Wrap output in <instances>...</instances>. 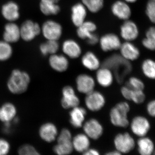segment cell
Masks as SVG:
<instances>
[{
  "label": "cell",
  "instance_id": "6da1fadb",
  "mask_svg": "<svg viewBox=\"0 0 155 155\" xmlns=\"http://www.w3.org/2000/svg\"><path fill=\"white\" fill-rule=\"evenodd\" d=\"M103 67L113 70L116 80L119 83H122L125 76L132 69L130 61L117 54H114L107 58L103 63Z\"/></svg>",
  "mask_w": 155,
  "mask_h": 155
},
{
  "label": "cell",
  "instance_id": "7a4b0ae2",
  "mask_svg": "<svg viewBox=\"0 0 155 155\" xmlns=\"http://www.w3.org/2000/svg\"><path fill=\"white\" fill-rule=\"evenodd\" d=\"M30 80L28 73L19 69H14L7 82L8 89L13 94H22L28 89Z\"/></svg>",
  "mask_w": 155,
  "mask_h": 155
},
{
  "label": "cell",
  "instance_id": "3957f363",
  "mask_svg": "<svg viewBox=\"0 0 155 155\" xmlns=\"http://www.w3.org/2000/svg\"><path fill=\"white\" fill-rule=\"evenodd\" d=\"M130 110V106L125 102L119 103L112 108L110 113L111 122L118 127H126L129 125L127 113Z\"/></svg>",
  "mask_w": 155,
  "mask_h": 155
},
{
  "label": "cell",
  "instance_id": "277c9868",
  "mask_svg": "<svg viewBox=\"0 0 155 155\" xmlns=\"http://www.w3.org/2000/svg\"><path fill=\"white\" fill-rule=\"evenodd\" d=\"M73 149L71 132L64 128L58 137V143L54 147V151L59 155H68L72 152Z\"/></svg>",
  "mask_w": 155,
  "mask_h": 155
},
{
  "label": "cell",
  "instance_id": "5b68a950",
  "mask_svg": "<svg viewBox=\"0 0 155 155\" xmlns=\"http://www.w3.org/2000/svg\"><path fill=\"white\" fill-rule=\"evenodd\" d=\"M63 27L59 22L48 20L43 24L41 32L47 40L58 41L63 34Z\"/></svg>",
  "mask_w": 155,
  "mask_h": 155
},
{
  "label": "cell",
  "instance_id": "8992f818",
  "mask_svg": "<svg viewBox=\"0 0 155 155\" xmlns=\"http://www.w3.org/2000/svg\"><path fill=\"white\" fill-rule=\"evenodd\" d=\"M21 38L25 41L33 40L41 32V27L38 23L31 20L25 21L20 28Z\"/></svg>",
  "mask_w": 155,
  "mask_h": 155
},
{
  "label": "cell",
  "instance_id": "52a82bcc",
  "mask_svg": "<svg viewBox=\"0 0 155 155\" xmlns=\"http://www.w3.org/2000/svg\"><path fill=\"white\" fill-rule=\"evenodd\" d=\"M114 143L117 151L121 153L130 152L135 146L134 140L127 133L119 134L117 135L114 140Z\"/></svg>",
  "mask_w": 155,
  "mask_h": 155
},
{
  "label": "cell",
  "instance_id": "ba28073f",
  "mask_svg": "<svg viewBox=\"0 0 155 155\" xmlns=\"http://www.w3.org/2000/svg\"><path fill=\"white\" fill-rule=\"evenodd\" d=\"M120 35L125 41H132L139 35L138 26L132 20H125L120 28Z\"/></svg>",
  "mask_w": 155,
  "mask_h": 155
},
{
  "label": "cell",
  "instance_id": "9c48e42d",
  "mask_svg": "<svg viewBox=\"0 0 155 155\" xmlns=\"http://www.w3.org/2000/svg\"><path fill=\"white\" fill-rule=\"evenodd\" d=\"M99 42L101 48L104 52L119 50L122 45L119 37L114 33L103 35L100 38Z\"/></svg>",
  "mask_w": 155,
  "mask_h": 155
},
{
  "label": "cell",
  "instance_id": "30bf717a",
  "mask_svg": "<svg viewBox=\"0 0 155 155\" xmlns=\"http://www.w3.org/2000/svg\"><path fill=\"white\" fill-rule=\"evenodd\" d=\"M111 11L114 16L124 21L130 19L132 14L130 6L124 1H117L113 3Z\"/></svg>",
  "mask_w": 155,
  "mask_h": 155
},
{
  "label": "cell",
  "instance_id": "8fae6325",
  "mask_svg": "<svg viewBox=\"0 0 155 155\" xmlns=\"http://www.w3.org/2000/svg\"><path fill=\"white\" fill-rule=\"evenodd\" d=\"M150 125L145 117L137 116L134 118L131 123V129L135 135L143 137L149 131Z\"/></svg>",
  "mask_w": 155,
  "mask_h": 155
},
{
  "label": "cell",
  "instance_id": "7c38bea8",
  "mask_svg": "<svg viewBox=\"0 0 155 155\" xmlns=\"http://www.w3.org/2000/svg\"><path fill=\"white\" fill-rule=\"evenodd\" d=\"M87 94L85 104L90 110L92 111H98L104 107L105 100L101 93L93 91Z\"/></svg>",
  "mask_w": 155,
  "mask_h": 155
},
{
  "label": "cell",
  "instance_id": "4fadbf2b",
  "mask_svg": "<svg viewBox=\"0 0 155 155\" xmlns=\"http://www.w3.org/2000/svg\"><path fill=\"white\" fill-rule=\"evenodd\" d=\"M63 98L61 104L65 109L77 107L80 103L79 98L75 94L74 90L71 86L65 87L62 91Z\"/></svg>",
  "mask_w": 155,
  "mask_h": 155
},
{
  "label": "cell",
  "instance_id": "5bb4252c",
  "mask_svg": "<svg viewBox=\"0 0 155 155\" xmlns=\"http://www.w3.org/2000/svg\"><path fill=\"white\" fill-rule=\"evenodd\" d=\"M87 9L82 3H76L71 8V19L73 25L76 27L82 24L87 15Z\"/></svg>",
  "mask_w": 155,
  "mask_h": 155
},
{
  "label": "cell",
  "instance_id": "9a60e30c",
  "mask_svg": "<svg viewBox=\"0 0 155 155\" xmlns=\"http://www.w3.org/2000/svg\"><path fill=\"white\" fill-rule=\"evenodd\" d=\"M19 7L18 4L13 1L5 3L1 9L2 15L6 20L13 22L19 19L20 17Z\"/></svg>",
  "mask_w": 155,
  "mask_h": 155
},
{
  "label": "cell",
  "instance_id": "2e32d148",
  "mask_svg": "<svg viewBox=\"0 0 155 155\" xmlns=\"http://www.w3.org/2000/svg\"><path fill=\"white\" fill-rule=\"evenodd\" d=\"M121 55L127 61L137 60L140 56V51L131 41H126L122 43L120 48Z\"/></svg>",
  "mask_w": 155,
  "mask_h": 155
},
{
  "label": "cell",
  "instance_id": "e0dca14e",
  "mask_svg": "<svg viewBox=\"0 0 155 155\" xmlns=\"http://www.w3.org/2000/svg\"><path fill=\"white\" fill-rule=\"evenodd\" d=\"M3 37L4 40L9 43L17 42L21 38L20 28L13 22L7 23L4 28Z\"/></svg>",
  "mask_w": 155,
  "mask_h": 155
},
{
  "label": "cell",
  "instance_id": "ac0fdd59",
  "mask_svg": "<svg viewBox=\"0 0 155 155\" xmlns=\"http://www.w3.org/2000/svg\"><path fill=\"white\" fill-rule=\"evenodd\" d=\"M62 48L64 54L71 59L78 58L82 52L80 45L72 39L65 40L62 45Z\"/></svg>",
  "mask_w": 155,
  "mask_h": 155
},
{
  "label": "cell",
  "instance_id": "d6986e66",
  "mask_svg": "<svg viewBox=\"0 0 155 155\" xmlns=\"http://www.w3.org/2000/svg\"><path fill=\"white\" fill-rule=\"evenodd\" d=\"M84 130L86 135L93 139L99 138L102 134L103 128L101 125L96 119H90L84 125Z\"/></svg>",
  "mask_w": 155,
  "mask_h": 155
},
{
  "label": "cell",
  "instance_id": "ffe728a7",
  "mask_svg": "<svg viewBox=\"0 0 155 155\" xmlns=\"http://www.w3.org/2000/svg\"><path fill=\"white\" fill-rule=\"evenodd\" d=\"M78 90L82 93L87 94L94 89L95 82L93 78L86 74L78 75L76 79Z\"/></svg>",
  "mask_w": 155,
  "mask_h": 155
},
{
  "label": "cell",
  "instance_id": "44dd1931",
  "mask_svg": "<svg viewBox=\"0 0 155 155\" xmlns=\"http://www.w3.org/2000/svg\"><path fill=\"white\" fill-rule=\"evenodd\" d=\"M39 134L43 140L48 143L52 142L55 140L58 135V129L54 124L48 122L40 127Z\"/></svg>",
  "mask_w": 155,
  "mask_h": 155
},
{
  "label": "cell",
  "instance_id": "7402d4cb",
  "mask_svg": "<svg viewBox=\"0 0 155 155\" xmlns=\"http://www.w3.org/2000/svg\"><path fill=\"white\" fill-rule=\"evenodd\" d=\"M49 63L53 69L59 72H63L67 70L69 65V61L65 56L56 54L51 55Z\"/></svg>",
  "mask_w": 155,
  "mask_h": 155
},
{
  "label": "cell",
  "instance_id": "603a6c76",
  "mask_svg": "<svg viewBox=\"0 0 155 155\" xmlns=\"http://www.w3.org/2000/svg\"><path fill=\"white\" fill-rule=\"evenodd\" d=\"M17 114V108L14 104L5 103L0 107V121L5 123H10L15 118Z\"/></svg>",
  "mask_w": 155,
  "mask_h": 155
},
{
  "label": "cell",
  "instance_id": "cb8c5ba5",
  "mask_svg": "<svg viewBox=\"0 0 155 155\" xmlns=\"http://www.w3.org/2000/svg\"><path fill=\"white\" fill-rule=\"evenodd\" d=\"M97 29L95 23L91 21H85L77 27V34L79 38L86 40L93 35Z\"/></svg>",
  "mask_w": 155,
  "mask_h": 155
},
{
  "label": "cell",
  "instance_id": "d4e9b609",
  "mask_svg": "<svg viewBox=\"0 0 155 155\" xmlns=\"http://www.w3.org/2000/svg\"><path fill=\"white\" fill-rule=\"evenodd\" d=\"M86 115L85 109L76 107L70 113V122L72 126L76 128L81 127Z\"/></svg>",
  "mask_w": 155,
  "mask_h": 155
},
{
  "label": "cell",
  "instance_id": "484cf974",
  "mask_svg": "<svg viewBox=\"0 0 155 155\" xmlns=\"http://www.w3.org/2000/svg\"><path fill=\"white\" fill-rule=\"evenodd\" d=\"M81 63L87 69L90 70H97L100 66L98 58L94 53L88 51L81 58Z\"/></svg>",
  "mask_w": 155,
  "mask_h": 155
},
{
  "label": "cell",
  "instance_id": "4316f807",
  "mask_svg": "<svg viewBox=\"0 0 155 155\" xmlns=\"http://www.w3.org/2000/svg\"><path fill=\"white\" fill-rule=\"evenodd\" d=\"M97 79L100 85L107 87L110 86L113 82V74L110 69L103 67L97 72Z\"/></svg>",
  "mask_w": 155,
  "mask_h": 155
},
{
  "label": "cell",
  "instance_id": "83f0119b",
  "mask_svg": "<svg viewBox=\"0 0 155 155\" xmlns=\"http://www.w3.org/2000/svg\"><path fill=\"white\" fill-rule=\"evenodd\" d=\"M73 148L79 153H84L88 149L90 143L88 136L80 134L75 136L72 141Z\"/></svg>",
  "mask_w": 155,
  "mask_h": 155
},
{
  "label": "cell",
  "instance_id": "f1b7e54d",
  "mask_svg": "<svg viewBox=\"0 0 155 155\" xmlns=\"http://www.w3.org/2000/svg\"><path fill=\"white\" fill-rule=\"evenodd\" d=\"M139 153L142 155H150L154 151V145L148 137H143L137 141Z\"/></svg>",
  "mask_w": 155,
  "mask_h": 155
},
{
  "label": "cell",
  "instance_id": "f546056e",
  "mask_svg": "<svg viewBox=\"0 0 155 155\" xmlns=\"http://www.w3.org/2000/svg\"><path fill=\"white\" fill-rule=\"evenodd\" d=\"M39 8L42 13L46 16L57 15L61 11V7L58 4L47 1H41Z\"/></svg>",
  "mask_w": 155,
  "mask_h": 155
},
{
  "label": "cell",
  "instance_id": "4dcf8cb0",
  "mask_svg": "<svg viewBox=\"0 0 155 155\" xmlns=\"http://www.w3.org/2000/svg\"><path fill=\"white\" fill-rule=\"evenodd\" d=\"M60 48L58 41L47 40L45 42L41 44L39 47L41 53L43 56L48 54L52 55L56 54Z\"/></svg>",
  "mask_w": 155,
  "mask_h": 155
},
{
  "label": "cell",
  "instance_id": "1f68e13d",
  "mask_svg": "<svg viewBox=\"0 0 155 155\" xmlns=\"http://www.w3.org/2000/svg\"><path fill=\"white\" fill-rule=\"evenodd\" d=\"M142 44L147 49L155 51V26H151L147 30Z\"/></svg>",
  "mask_w": 155,
  "mask_h": 155
},
{
  "label": "cell",
  "instance_id": "d6a6232c",
  "mask_svg": "<svg viewBox=\"0 0 155 155\" xmlns=\"http://www.w3.org/2000/svg\"><path fill=\"white\" fill-rule=\"evenodd\" d=\"M142 70L144 75L150 79H155V61L147 59L143 62Z\"/></svg>",
  "mask_w": 155,
  "mask_h": 155
},
{
  "label": "cell",
  "instance_id": "836d02e7",
  "mask_svg": "<svg viewBox=\"0 0 155 155\" xmlns=\"http://www.w3.org/2000/svg\"><path fill=\"white\" fill-rule=\"evenodd\" d=\"M87 11L92 13L99 12L104 7V0H81Z\"/></svg>",
  "mask_w": 155,
  "mask_h": 155
},
{
  "label": "cell",
  "instance_id": "e575fe53",
  "mask_svg": "<svg viewBox=\"0 0 155 155\" xmlns=\"http://www.w3.org/2000/svg\"><path fill=\"white\" fill-rule=\"evenodd\" d=\"M13 54V49L10 43L5 41H0V61H7Z\"/></svg>",
  "mask_w": 155,
  "mask_h": 155
},
{
  "label": "cell",
  "instance_id": "d590c367",
  "mask_svg": "<svg viewBox=\"0 0 155 155\" xmlns=\"http://www.w3.org/2000/svg\"><path fill=\"white\" fill-rule=\"evenodd\" d=\"M145 13L150 21L155 24V0H148Z\"/></svg>",
  "mask_w": 155,
  "mask_h": 155
},
{
  "label": "cell",
  "instance_id": "8d00e7d4",
  "mask_svg": "<svg viewBox=\"0 0 155 155\" xmlns=\"http://www.w3.org/2000/svg\"><path fill=\"white\" fill-rule=\"evenodd\" d=\"M18 153L20 155H40L33 146L28 144H23L20 146L18 150Z\"/></svg>",
  "mask_w": 155,
  "mask_h": 155
},
{
  "label": "cell",
  "instance_id": "74e56055",
  "mask_svg": "<svg viewBox=\"0 0 155 155\" xmlns=\"http://www.w3.org/2000/svg\"><path fill=\"white\" fill-rule=\"evenodd\" d=\"M126 86L136 90L143 91L144 88V84L143 82L136 77L130 78L127 82Z\"/></svg>",
  "mask_w": 155,
  "mask_h": 155
},
{
  "label": "cell",
  "instance_id": "f35d334b",
  "mask_svg": "<svg viewBox=\"0 0 155 155\" xmlns=\"http://www.w3.org/2000/svg\"><path fill=\"white\" fill-rule=\"evenodd\" d=\"M145 96L143 91L136 90L131 89L130 100L137 104H142L144 102Z\"/></svg>",
  "mask_w": 155,
  "mask_h": 155
},
{
  "label": "cell",
  "instance_id": "ab89813d",
  "mask_svg": "<svg viewBox=\"0 0 155 155\" xmlns=\"http://www.w3.org/2000/svg\"><path fill=\"white\" fill-rule=\"evenodd\" d=\"M11 149L8 142L3 138H0V155L8 154Z\"/></svg>",
  "mask_w": 155,
  "mask_h": 155
},
{
  "label": "cell",
  "instance_id": "60d3db41",
  "mask_svg": "<svg viewBox=\"0 0 155 155\" xmlns=\"http://www.w3.org/2000/svg\"><path fill=\"white\" fill-rule=\"evenodd\" d=\"M147 111L150 116L155 117V100L151 101L147 105Z\"/></svg>",
  "mask_w": 155,
  "mask_h": 155
},
{
  "label": "cell",
  "instance_id": "b9f144b4",
  "mask_svg": "<svg viewBox=\"0 0 155 155\" xmlns=\"http://www.w3.org/2000/svg\"><path fill=\"white\" fill-rule=\"evenodd\" d=\"M99 38L97 35L95 33L91 37L86 39V40L87 42L88 45H94L99 42Z\"/></svg>",
  "mask_w": 155,
  "mask_h": 155
},
{
  "label": "cell",
  "instance_id": "7bdbcfd3",
  "mask_svg": "<svg viewBox=\"0 0 155 155\" xmlns=\"http://www.w3.org/2000/svg\"><path fill=\"white\" fill-rule=\"evenodd\" d=\"M131 91V89L127 86L123 87L121 89V92L122 95L125 99L128 100H130Z\"/></svg>",
  "mask_w": 155,
  "mask_h": 155
},
{
  "label": "cell",
  "instance_id": "ee69618b",
  "mask_svg": "<svg viewBox=\"0 0 155 155\" xmlns=\"http://www.w3.org/2000/svg\"><path fill=\"white\" fill-rule=\"evenodd\" d=\"M84 154L85 155H98L99 154L98 151L94 149L87 150L84 153Z\"/></svg>",
  "mask_w": 155,
  "mask_h": 155
},
{
  "label": "cell",
  "instance_id": "f6af8a7d",
  "mask_svg": "<svg viewBox=\"0 0 155 155\" xmlns=\"http://www.w3.org/2000/svg\"><path fill=\"white\" fill-rule=\"evenodd\" d=\"M121 154V153H119L118 151H112L111 152L107 153V155H120Z\"/></svg>",
  "mask_w": 155,
  "mask_h": 155
},
{
  "label": "cell",
  "instance_id": "bcb514c9",
  "mask_svg": "<svg viewBox=\"0 0 155 155\" xmlns=\"http://www.w3.org/2000/svg\"><path fill=\"white\" fill-rule=\"evenodd\" d=\"M41 1H47V2H50L58 4L60 0H41Z\"/></svg>",
  "mask_w": 155,
  "mask_h": 155
},
{
  "label": "cell",
  "instance_id": "7dc6e473",
  "mask_svg": "<svg viewBox=\"0 0 155 155\" xmlns=\"http://www.w3.org/2000/svg\"><path fill=\"white\" fill-rule=\"evenodd\" d=\"M123 1H125L128 4H132V3H135L138 0H123Z\"/></svg>",
  "mask_w": 155,
  "mask_h": 155
},
{
  "label": "cell",
  "instance_id": "c3c4849f",
  "mask_svg": "<svg viewBox=\"0 0 155 155\" xmlns=\"http://www.w3.org/2000/svg\"><path fill=\"white\" fill-rule=\"evenodd\" d=\"M154 154H155V150H154Z\"/></svg>",
  "mask_w": 155,
  "mask_h": 155
}]
</instances>
